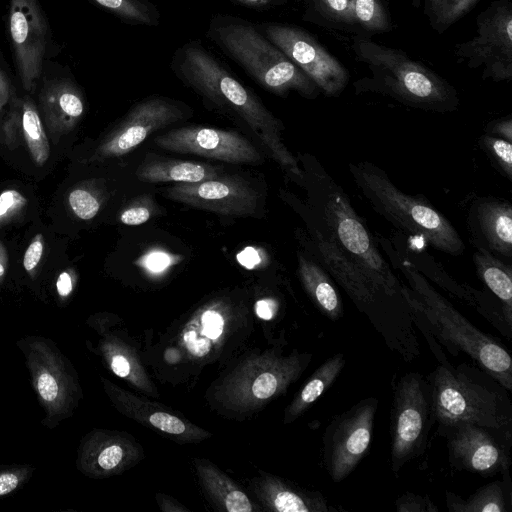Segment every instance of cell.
I'll list each match as a JSON object with an SVG mask.
<instances>
[{"label": "cell", "instance_id": "1", "mask_svg": "<svg viewBox=\"0 0 512 512\" xmlns=\"http://www.w3.org/2000/svg\"><path fill=\"white\" fill-rule=\"evenodd\" d=\"M390 262L407 280L402 294L414 315L417 329L424 335L438 362L447 360L440 345L452 356L466 354L474 364L512 391V360L509 352L493 336L481 331L440 294L391 242L377 236Z\"/></svg>", "mask_w": 512, "mask_h": 512}, {"label": "cell", "instance_id": "2", "mask_svg": "<svg viewBox=\"0 0 512 512\" xmlns=\"http://www.w3.org/2000/svg\"><path fill=\"white\" fill-rule=\"evenodd\" d=\"M170 68L204 101L244 122L270 156L302 183L303 170L283 143L284 126L281 121L200 40L191 39L178 47L173 53Z\"/></svg>", "mask_w": 512, "mask_h": 512}, {"label": "cell", "instance_id": "3", "mask_svg": "<svg viewBox=\"0 0 512 512\" xmlns=\"http://www.w3.org/2000/svg\"><path fill=\"white\" fill-rule=\"evenodd\" d=\"M306 158L302 183L309 190L315 220L373 285L392 300L408 304L402 284L344 189L313 156Z\"/></svg>", "mask_w": 512, "mask_h": 512}, {"label": "cell", "instance_id": "4", "mask_svg": "<svg viewBox=\"0 0 512 512\" xmlns=\"http://www.w3.org/2000/svg\"><path fill=\"white\" fill-rule=\"evenodd\" d=\"M352 50L371 73L353 83L355 94H382L403 105L431 112L458 109L456 88L403 50L374 42L365 34L353 37Z\"/></svg>", "mask_w": 512, "mask_h": 512}, {"label": "cell", "instance_id": "5", "mask_svg": "<svg viewBox=\"0 0 512 512\" xmlns=\"http://www.w3.org/2000/svg\"><path fill=\"white\" fill-rule=\"evenodd\" d=\"M206 35L265 90L281 97L296 92L307 99L321 93L256 24L239 16L216 14L208 23Z\"/></svg>", "mask_w": 512, "mask_h": 512}, {"label": "cell", "instance_id": "6", "mask_svg": "<svg viewBox=\"0 0 512 512\" xmlns=\"http://www.w3.org/2000/svg\"><path fill=\"white\" fill-rule=\"evenodd\" d=\"M426 377L437 429L457 422L512 427L510 392L477 365L445 360Z\"/></svg>", "mask_w": 512, "mask_h": 512}, {"label": "cell", "instance_id": "7", "mask_svg": "<svg viewBox=\"0 0 512 512\" xmlns=\"http://www.w3.org/2000/svg\"><path fill=\"white\" fill-rule=\"evenodd\" d=\"M348 168L370 206L398 231L420 238L445 254L464 253L465 245L457 230L425 198L402 192L383 169L371 162L349 163Z\"/></svg>", "mask_w": 512, "mask_h": 512}, {"label": "cell", "instance_id": "8", "mask_svg": "<svg viewBox=\"0 0 512 512\" xmlns=\"http://www.w3.org/2000/svg\"><path fill=\"white\" fill-rule=\"evenodd\" d=\"M390 408V464L398 474L410 461L421 457L435 423L432 389L420 372H408L393 383Z\"/></svg>", "mask_w": 512, "mask_h": 512}, {"label": "cell", "instance_id": "9", "mask_svg": "<svg viewBox=\"0 0 512 512\" xmlns=\"http://www.w3.org/2000/svg\"><path fill=\"white\" fill-rule=\"evenodd\" d=\"M25 357L32 387L45 411L42 424L54 428L71 416L77 404L78 385L68 358L43 336H27L17 342Z\"/></svg>", "mask_w": 512, "mask_h": 512}, {"label": "cell", "instance_id": "10", "mask_svg": "<svg viewBox=\"0 0 512 512\" xmlns=\"http://www.w3.org/2000/svg\"><path fill=\"white\" fill-rule=\"evenodd\" d=\"M6 27L21 88L33 96L45 61L58 49L49 19L39 0H7Z\"/></svg>", "mask_w": 512, "mask_h": 512}, {"label": "cell", "instance_id": "11", "mask_svg": "<svg viewBox=\"0 0 512 512\" xmlns=\"http://www.w3.org/2000/svg\"><path fill=\"white\" fill-rule=\"evenodd\" d=\"M0 148L10 164L33 177L41 178L53 168L56 155L34 96L18 95L0 119Z\"/></svg>", "mask_w": 512, "mask_h": 512}, {"label": "cell", "instance_id": "12", "mask_svg": "<svg viewBox=\"0 0 512 512\" xmlns=\"http://www.w3.org/2000/svg\"><path fill=\"white\" fill-rule=\"evenodd\" d=\"M437 432L446 439L448 461L453 469L484 477L510 470L512 427L457 422Z\"/></svg>", "mask_w": 512, "mask_h": 512}, {"label": "cell", "instance_id": "13", "mask_svg": "<svg viewBox=\"0 0 512 512\" xmlns=\"http://www.w3.org/2000/svg\"><path fill=\"white\" fill-rule=\"evenodd\" d=\"M455 55L469 68L482 67L494 82L512 79V2L495 0L476 18V34L455 45Z\"/></svg>", "mask_w": 512, "mask_h": 512}, {"label": "cell", "instance_id": "14", "mask_svg": "<svg viewBox=\"0 0 512 512\" xmlns=\"http://www.w3.org/2000/svg\"><path fill=\"white\" fill-rule=\"evenodd\" d=\"M378 399L367 397L335 415L323 433L322 459L330 479H346L368 454Z\"/></svg>", "mask_w": 512, "mask_h": 512}, {"label": "cell", "instance_id": "15", "mask_svg": "<svg viewBox=\"0 0 512 512\" xmlns=\"http://www.w3.org/2000/svg\"><path fill=\"white\" fill-rule=\"evenodd\" d=\"M260 32L276 45L328 97L339 96L349 82V73L308 31L289 24H256Z\"/></svg>", "mask_w": 512, "mask_h": 512}, {"label": "cell", "instance_id": "16", "mask_svg": "<svg viewBox=\"0 0 512 512\" xmlns=\"http://www.w3.org/2000/svg\"><path fill=\"white\" fill-rule=\"evenodd\" d=\"M35 95L41 120L56 150L74 133L86 113L84 92L68 67L47 60Z\"/></svg>", "mask_w": 512, "mask_h": 512}, {"label": "cell", "instance_id": "17", "mask_svg": "<svg viewBox=\"0 0 512 512\" xmlns=\"http://www.w3.org/2000/svg\"><path fill=\"white\" fill-rule=\"evenodd\" d=\"M182 103L159 95L149 96L136 103L88 155V163L104 162L134 150L153 132L186 116Z\"/></svg>", "mask_w": 512, "mask_h": 512}, {"label": "cell", "instance_id": "18", "mask_svg": "<svg viewBox=\"0 0 512 512\" xmlns=\"http://www.w3.org/2000/svg\"><path fill=\"white\" fill-rule=\"evenodd\" d=\"M154 144L167 151L194 154L231 164H257L263 160L253 143L232 130L184 126L157 136Z\"/></svg>", "mask_w": 512, "mask_h": 512}, {"label": "cell", "instance_id": "19", "mask_svg": "<svg viewBox=\"0 0 512 512\" xmlns=\"http://www.w3.org/2000/svg\"><path fill=\"white\" fill-rule=\"evenodd\" d=\"M164 197L197 209L225 216H250L258 206L259 195L238 176H218L194 183H176Z\"/></svg>", "mask_w": 512, "mask_h": 512}, {"label": "cell", "instance_id": "20", "mask_svg": "<svg viewBox=\"0 0 512 512\" xmlns=\"http://www.w3.org/2000/svg\"><path fill=\"white\" fill-rule=\"evenodd\" d=\"M389 239L426 279H430L453 297L465 302L503 336L511 338L512 328L506 324L501 306L492 294L454 280L427 251L414 244L411 236L398 231Z\"/></svg>", "mask_w": 512, "mask_h": 512}, {"label": "cell", "instance_id": "21", "mask_svg": "<svg viewBox=\"0 0 512 512\" xmlns=\"http://www.w3.org/2000/svg\"><path fill=\"white\" fill-rule=\"evenodd\" d=\"M468 225L475 247L497 257L512 258V205L495 197H479L469 209Z\"/></svg>", "mask_w": 512, "mask_h": 512}, {"label": "cell", "instance_id": "22", "mask_svg": "<svg viewBox=\"0 0 512 512\" xmlns=\"http://www.w3.org/2000/svg\"><path fill=\"white\" fill-rule=\"evenodd\" d=\"M297 264L300 281L318 310L331 321L341 319L344 306L333 278L305 253L298 252Z\"/></svg>", "mask_w": 512, "mask_h": 512}, {"label": "cell", "instance_id": "23", "mask_svg": "<svg viewBox=\"0 0 512 512\" xmlns=\"http://www.w3.org/2000/svg\"><path fill=\"white\" fill-rule=\"evenodd\" d=\"M502 478L478 488L468 498L449 490L445 491L446 506L449 512H511L512 482L509 470Z\"/></svg>", "mask_w": 512, "mask_h": 512}, {"label": "cell", "instance_id": "24", "mask_svg": "<svg viewBox=\"0 0 512 512\" xmlns=\"http://www.w3.org/2000/svg\"><path fill=\"white\" fill-rule=\"evenodd\" d=\"M473 263L479 279L501 306L506 324L512 328V267L482 247H475Z\"/></svg>", "mask_w": 512, "mask_h": 512}, {"label": "cell", "instance_id": "25", "mask_svg": "<svg viewBox=\"0 0 512 512\" xmlns=\"http://www.w3.org/2000/svg\"><path fill=\"white\" fill-rule=\"evenodd\" d=\"M142 182L194 183L220 176L216 167L183 160H155L143 162L135 172Z\"/></svg>", "mask_w": 512, "mask_h": 512}, {"label": "cell", "instance_id": "26", "mask_svg": "<svg viewBox=\"0 0 512 512\" xmlns=\"http://www.w3.org/2000/svg\"><path fill=\"white\" fill-rule=\"evenodd\" d=\"M36 213V198L30 187L20 183L0 187V231L24 224Z\"/></svg>", "mask_w": 512, "mask_h": 512}, {"label": "cell", "instance_id": "27", "mask_svg": "<svg viewBox=\"0 0 512 512\" xmlns=\"http://www.w3.org/2000/svg\"><path fill=\"white\" fill-rule=\"evenodd\" d=\"M345 365L346 357L342 352L327 358L300 391L297 399V411L301 412L308 408L328 390L337 380Z\"/></svg>", "mask_w": 512, "mask_h": 512}, {"label": "cell", "instance_id": "28", "mask_svg": "<svg viewBox=\"0 0 512 512\" xmlns=\"http://www.w3.org/2000/svg\"><path fill=\"white\" fill-rule=\"evenodd\" d=\"M130 25L157 26L161 15L150 0H89Z\"/></svg>", "mask_w": 512, "mask_h": 512}, {"label": "cell", "instance_id": "29", "mask_svg": "<svg viewBox=\"0 0 512 512\" xmlns=\"http://www.w3.org/2000/svg\"><path fill=\"white\" fill-rule=\"evenodd\" d=\"M303 18L333 29L356 27L347 0H303Z\"/></svg>", "mask_w": 512, "mask_h": 512}, {"label": "cell", "instance_id": "30", "mask_svg": "<svg viewBox=\"0 0 512 512\" xmlns=\"http://www.w3.org/2000/svg\"><path fill=\"white\" fill-rule=\"evenodd\" d=\"M481 0H424V14L430 27L443 34L467 15Z\"/></svg>", "mask_w": 512, "mask_h": 512}, {"label": "cell", "instance_id": "31", "mask_svg": "<svg viewBox=\"0 0 512 512\" xmlns=\"http://www.w3.org/2000/svg\"><path fill=\"white\" fill-rule=\"evenodd\" d=\"M347 3L362 34H381L391 29V17L382 0H347Z\"/></svg>", "mask_w": 512, "mask_h": 512}, {"label": "cell", "instance_id": "32", "mask_svg": "<svg viewBox=\"0 0 512 512\" xmlns=\"http://www.w3.org/2000/svg\"><path fill=\"white\" fill-rule=\"evenodd\" d=\"M101 199L97 192L85 183L67 188L64 194V207L76 220L94 219L101 209Z\"/></svg>", "mask_w": 512, "mask_h": 512}, {"label": "cell", "instance_id": "33", "mask_svg": "<svg viewBox=\"0 0 512 512\" xmlns=\"http://www.w3.org/2000/svg\"><path fill=\"white\" fill-rule=\"evenodd\" d=\"M479 145L492 165L509 181H512V145L510 141L483 134Z\"/></svg>", "mask_w": 512, "mask_h": 512}, {"label": "cell", "instance_id": "34", "mask_svg": "<svg viewBox=\"0 0 512 512\" xmlns=\"http://www.w3.org/2000/svg\"><path fill=\"white\" fill-rule=\"evenodd\" d=\"M46 250H48V244L44 233L36 232L29 240L22 256V268L31 279L40 272Z\"/></svg>", "mask_w": 512, "mask_h": 512}, {"label": "cell", "instance_id": "35", "mask_svg": "<svg viewBox=\"0 0 512 512\" xmlns=\"http://www.w3.org/2000/svg\"><path fill=\"white\" fill-rule=\"evenodd\" d=\"M34 468L26 464L0 467V497L20 488L33 474Z\"/></svg>", "mask_w": 512, "mask_h": 512}, {"label": "cell", "instance_id": "36", "mask_svg": "<svg viewBox=\"0 0 512 512\" xmlns=\"http://www.w3.org/2000/svg\"><path fill=\"white\" fill-rule=\"evenodd\" d=\"M18 95L20 93L15 85L13 75L0 50V119Z\"/></svg>", "mask_w": 512, "mask_h": 512}, {"label": "cell", "instance_id": "37", "mask_svg": "<svg viewBox=\"0 0 512 512\" xmlns=\"http://www.w3.org/2000/svg\"><path fill=\"white\" fill-rule=\"evenodd\" d=\"M397 512H438L436 504L427 495L405 492L395 500Z\"/></svg>", "mask_w": 512, "mask_h": 512}, {"label": "cell", "instance_id": "38", "mask_svg": "<svg viewBox=\"0 0 512 512\" xmlns=\"http://www.w3.org/2000/svg\"><path fill=\"white\" fill-rule=\"evenodd\" d=\"M182 257L163 251H151L139 259V263L153 273L162 272L169 266L180 262Z\"/></svg>", "mask_w": 512, "mask_h": 512}, {"label": "cell", "instance_id": "39", "mask_svg": "<svg viewBox=\"0 0 512 512\" xmlns=\"http://www.w3.org/2000/svg\"><path fill=\"white\" fill-rule=\"evenodd\" d=\"M149 421L154 427L171 434H181L186 429L179 418L165 412L153 413Z\"/></svg>", "mask_w": 512, "mask_h": 512}, {"label": "cell", "instance_id": "40", "mask_svg": "<svg viewBox=\"0 0 512 512\" xmlns=\"http://www.w3.org/2000/svg\"><path fill=\"white\" fill-rule=\"evenodd\" d=\"M278 380L276 376L269 372L260 374L252 385L253 394L259 399L271 397L277 390Z\"/></svg>", "mask_w": 512, "mask_h": 512}, {"label": "cell", "instance_id": "41", "mask_svg": "<svg viewBox=\"0 0 512 512\" xmlns=\"http://www.w3.org/2000/svg\"><path fill=\"white\" fill-rule=\"evenodd\" d=\"M152 215V210L145 205H133L123 210L120 214V222L125 225L136 226L147 222Z\"/></svg>", "mask_w": 512, "mask_h": 512}, {"label": "cell", "instance_id": "42", "mask_svg": "<svg viewBox=\"0 0 512 512\" xmlns=\"http://www.w3.org/2000/svg\"><path fill=\"white\" fill-rule=\"evenodd\" d=\"M122 457V448L118 445H110L98 453L96 462L101 469L109 471L120 463Z\"/></svg>", "mask_w": 512, "mask_h": 512}, {"label": "cell", "instance_id": "43", "mask_svg": "<svg viewBox=\"0 0 512 512\" xmlns=\"http://www.w3.org/2000/svg\"><path fill=\"white\" fill-rule=\"evenodd\" d=\"M204 325L203 332L206 337L215 339L221 335L223 330V317L216 311L208 310L202 315Z\"/></svg>", "mask_w": 512, "mask_h": 512}, {"label": "cell", "instance_id": "44", "mask_svg": "<svg viewBox=\"0 0 512 512\" xmlns=\"http://www.w3.org/2000/svg\"><path fill=\"white\" fill-rule=\"evenodd\" d=\"M184 341L187 349L197 357L206 355L211 348V342L209 338H198L197 333L193 330L185 333Z\"/></svg>", "mask_w": 512, "mask_h": 512}, {"label": "cell", "instance_id": "45", "mask_svg": "<svg viewBox=\"0 0 512 512\" xmlns=\"http://www.w3.org/2000/svg\"><path fill=\"white\" fill-rule=\"evenodd\" d=\"M486 134L512 141V117L511 115L494 120L487 124Z\"/></svg>", "mask_w": 512, "mask_h": 512}, {"label": "cell", "instance_id": "46", "mask_svg": "<svg viewBox=\"0 0 512 512\" xmlns=\"http://www.w3.org/2000/svg\"><path fill=\"white\" fill-rule=\"evenodd\" d=\"M228 512H250L252 506L247 496L238 490H233L225 498Z\"/></svg>", "mask_w": 512, "mask_h": 512}, {"label": "cell", "instance_id": "47", "mask_svg": "<svg viewBox=\"0 0 512 512\" xmlns=\"http://www.w3.org/2000/svg\"><path fill=\"white\" fill-rule=\"evenodd\" d=\"M55 288L59 298L66 299L70 296L74 288V275L71 269H65L58 274Z\"/></svg>", "mask_w": 512, "mask_h": 512}, {"label": "cell", "instance_id": "48", "mask_svg": "<svg viewBox=\"0 0 512 512\" xmlns=\"http://www.w3.org/2000/svg\"><path fill=\"white\" fill-rule=\"evenodd\" d=\"M241 6L256 11H268L286 4L287 0H231Z\"/></svg>", "mask_w": 512, "mask_h": 512}, {"label": "cell", "instance_id": "49", "mask_svg": "<svg viewBox=\"0 0 512 512\" xmlns=\"http://www.w3.org/2000/svg\"><path fill=\"white\" fill-rule=\"evenodd\" d=\"M111 369L119 377H126L130 372V364L122 355H115L111 360Z\"/></svg>", "mask_w": 512, "mask_h": 512}, {"label": "cell", "instance_id": "50", "mask_svg": "<svg viewBox=\"0 0 512 512\" xmlns=\"http://www.w3.org/2000/svg\"><path fill=\"white\" fill-rule=\"evenodd\" d=\"M275 307L273 301L261 300L256 303V313L260 318L269 320L274 315Z\"/></svg>", "mask_w": 512, "mask_h": 512}, {"label": "cell", "instance_id": "51", "mask_svg": "<svg viewBox=\"0 0 512 512\" xmlns=\"http://www.w3.org/2000/svg\"><path fill=\"white\" fill-rule=\"evenodd\" d=\"M9 268L8 250L4 243L0 241V285L4 282Z\"/></svg>", "mask_w": 512, "mask_h": 512}, {"label": "cell", "instance_id": "52", "mask_svg": "<svg viewBox=\"0 0 512 512\" xmlns=\"http://www.w3.org/2000/svg\"><path fill=\"white\" fill-rule=\"evenodd\" d=\"M414 8L418 9L421 6L422 0H410Z\"/></svg>", "mask_w": 512, "mask_h": 512}]
</instances>
